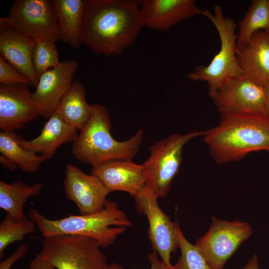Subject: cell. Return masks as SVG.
I'll list each match as a JSON object with an SVG mask.
<instances>
[{"mask_svg": "<svg viewBox=\"0 0 269 269\" xmlns=\"http://www.w3.org/2000/svg\"><path fill=\"white\" fill-rule=\"evenodd\" d=\"M140 13L143 26L166 31L177 23L201 14L203 9L194 0H145Z\"/></svg>", "mask_w": 269, "mask_h": 269, "instance_id": "obj_15", "label": "cell"}, {"mask_svg": "<svg viewBox=\"0 0 269 269\" xmlns=\"http://www.w3.org/2000/svg\"><path fill=\"white\" fill-rule=\"evenodd\" d=\"M28 269H56L41 255L40 252L30 264Z\"/></svg>", "mask_w": 269, "mask_h": 269, "instance_id": "obj_30", "label": "cell"}, {"mask_svg": "<svg viewBox=\"0 0 269 269\" xmlns=\"http://www.w3.org/2000/svg\"><path fill=\"white\" fill-rule=\"evenodd\" d=\"M0 83L5 85H31L29 80L0 56Z\"/></svg>", "mask_w": 269, "mask_h": 269, "instance_id": "obj_28", "label": "cell"}, {"mask_svg": "<svg viewBox=\"0 0 269 269\" xmlns=\"http://www.w3.org/2000/svg\"><path fill=\"white\" fill-rule=\"evenodd\" d=\"M32 62L38 79L44 73L57 66L61 62L55 42L50 40L36 41L32 54Z\"/></svg>", "mask_w": 269, "mask_h": 269, "instance_id": "obj_27", "label": "cell"}, {"mask_svg": "<svg viewBox=\"0 0 269 269\" xmlns=\"http://www.w3.org/2000/svg\"><path fill=\"white\" fill-rule=\"evenodd\" d=\"M105 269H125L121 265L116 263H112L110 265H107Z\"/></svg>", "mask_w": 269, "mask_h": 269, "instance_id": "obj_35", "label": "cell"}, {"mask_svg": "<svg viewBox=\"0 0 269 269\" xmlns=\"http://www.w3.org/2000/svg\"><path fill=\"white\" fill-rule=\"evenodd\" d=\"M92 105L90 119L72 142L73 156L92 166L114 159L132 160L139 149L143 130H138L127 140L118 141L111 134L112 125L107 108L99 104Z\"/></svg>", "mask_w": 269, "mask_h": 269, "instance_id": "obj_4", "label": "cell"}, {"mask_svg": "<svg viewBox=\"0 0 269 269\" xmlns=\"http://www.w3.org/2000/svg\"><path fill=\"white\" fill-rule=\"evenodd\" d=\"M77 130L66 123L55 112L44 124L39 134L30 140L19 137L20 145L28 151L40 153L46 160L51 158L62 144L75 139Z\"/></svg>", "mask_w": 269, "mask_h": 269, "instance_id": "obj_19", "label": "cell"}, {"mask_svg": "<svg viewBox=\"0 0 269 269\" xmlns=\"http://www.w3.org/2000/svg\"><path fill=\"white\" fill-rule=\"evenodd\" d=\"M26 255V250L21 247H18L10 256L0 263V269H10L17 261Z\"/></svg>", "mask_w": 269, "mask_h": 269, "instance_id": "obj_29", "label": "cell"}, {"mask_svg": "<svg viewBox=\"0 0 269 269\" xmlns=\"http://www.w3.org/2000/svg\"><path fill=\"white\" fill-rule=\"evenodd\" d=\"M78 67L77 60L69 59L61 62L39 77L35 91L32 93L39 116L48 120L56 112L62 99L71 87Z\"/></svg>", "mask_w": 269, "mask_h": 269, "instance_id": "obj_12", "label": "cell"}, {"mask_svg": "<svg viewBox=\"0 0 269 269\" xmlns=\"http://www.w3.org/2000/svg\"><path fill=\"white\" fill-rule=\"evenodd\" d=\"M213 11L212 13L204 9L201 15L208 18L216 28L220 40V49L208 65L197 66L188 74L193 81L207 82L211 98L230 78L244 76L236 56V24L233 19L224 16L220 5H215Z\"/></svg>", "mask_w": 269, "mask_h": 269, "instance_id": "obj_5", "label": "cell"}, {"mask_svg": "<svg viewBox=\"0 0 269 269\" xmlns=\"http://www.w3.org/2000/svg\"><path fill=\"white\" fill-rule=\"evenodd\" d=\"M246 222H232L212 216L208 231L195 246L212 269H223L240 246L252 234Z\"/></svg>", "mask_w": 269, "mask_h": 269, "instance_id": "obj_9", "label": "cell"}, {"mask_svg": "<svg viewBox=\"0 0 269 269\" xmlns=\"http://www.w3.org/2000/svg\"><path fill=\"white\" fill-rule=\"evenodd\" d=\"M138 3L128 0H85L82 44L96 54L119 55L143 27Z\"/></svg>", "mask_w": 269, "mask_h": 269, "instance_id": "obj_1", "label": "cell"}, {"mask_svg": "<svg viewBox=\"0 0 269 269\" xmlns=\"http://www.w3.org/2000/svg\"><path fill=\"white\" fill-rule=\"evenodd\" d=\"M36 227L30 219L17 220L6 214L0 223V258L9 245L35 232Z\"/></svg>", "mask_w": 269, "mask_h": 269, "instance_id": "obj_25", "label": "cell"}, {"mask_svg": "<svg viewBox=\"0 0 269 269\" xmlns=\"http://www.w3.org/2000/svg\"><path fill=\"white\" fill-rule=\"evenodd\" d=\"M242 269H261L259 267L257 256L255 254L254 255Z\"/></svg>", "mask_w": 269, "mask_h": 269, "instance_id": "obj_33", "label": "cell"}, {"mask_svg": "<svg viewBox=\"0 0 269 269\" xmlns=\"http://www.w3.org/2000/svg\"><path fill=\"white\" fill-rule=\"evenodd\" d=\"M211 98L221 116L264 115V87L244 76L230 78Z\"/></svg>", "mask_w": 269, "mask_h": 269, "instance_id": "obj_11", "label": "cell"}, {"mask_svg": "<svg viewBox=\"0 0 269 269\" xmlns=\"http://www.w3.org/2000/svg\"><path fill=\"white\" fill-rule=\"evenodd\" d=\"M157 253L153 251L148 255V260L150 264L149 269H174L167 267L161 259L158 258Z\"/></svg>", "mask_w": 269, "mask_h": 269, "instance_id": "obj_31", "label": "cell"}, {"mask_svg": "<svg viewBox=\"0 0 269 269\" xmlns=\"http://www.w3.org/2000/svg\"><path fill=\"white\" fill-rule=\"evenodd\" d=\"M236 56L243 76L263 87L269 85V31L255 32Z\"/></svg>", "mask_w": 269, "mask_h": 269, "instance_id": "obj_17", "label": "cell"}, {"mask_svg": "<svg viewBox=\"0 0 269 269\" xmlns=\"http://www.w3.org/2000/svg\"><path fill=\"white\" fill-rule=\"evenodd\" d=\"M61 40L73 48L82 44L81 34L85 0H53Z\"/></svg>", "mask_w": 269, "mask_h": 269, "instance_id": "obj_20", "label": "cell"}, {"mask_svg": "<svg viewBox=\"0 0 269 269\" xmlns=\"http://www.w3.org/2000/svg\"><path fill=\"white\" fill-rule=\"evenodd\" d=\"M204 138L218 164L238 161L252 152H269V118L264 115L221 116L219 124L206 131Z\"/></svg>", "mask_w": 269, "mask_h": 269, "instance_id": "obj_2", "label": "cell"}, {"mask_svg": "<svg viewBox=\"0 0 269 269\" xmlns=\"http://www.w3.org/2000/svg\"><path fill=\"white\" fill-rule=\"evenodd\" d=\"M63 184L66 196L76 204L80 215L103 210L111 192L97 177L71 163L66 165Z\"/></svg>", "mask_w": 269, "mask_h": 269, "instance_id": "obj_13", "label": "cell"}, {"mask_svg": "<svg viewBox=\"0 0 269 269\" xmlns=\"http://www.w3.org/2000/svg\"><path fill=\"white\" fill-rule=\"evenodd\" d=\"M265 94V107L264 115L269 118V85L264 87Z\"/></svg>", "mask_w": 269, "mask_h": 269, "instance_id": "obj_34", "label": "cell"}, {"mask_svg": "<svg viewBox=\"0 0 269 269\" xmlns=\"http://www.w3.org/2000/svg\"><path fill=\"white\" fill-rule=\"evenodd\" d=\"M134 198L137 211L147 219L148 236L153 251L167 267L173 269L171 256L179 248L176 222L171 221L160 209L158 197L146 184Z\"/></svg>", "mask_w": 269, "mask_h": 269, "instance_id": "obj_10", "label": "cell"}, {"mask_svg": "<svg viewBox=\"0 0 269 269\" xmlns=\"http://www.w3.org/2000/svg\"><path fill=\"white\" fill-rule=\"evenodd\" d=\"M39 115L27 85L0 84V129L14 132Z\"/></svg>", "mask_w": 269, "mask_h": 269, "instance_id": "obj_14", "label": "cell"}, {"mask_svg": "<svg viewBox=\"0 0 269 269\" xmlns=\"http://www.w3.org/2000/svg\"><path fill=\"white\" fill-rule=\"evenodd\" d=\"M0 26L12 28L34 40H61L52 0H15L7 16L0 18Z\"/></svg>", "mask_w": 269, "mask_h": 269, "instance_id": "obj_8", "label": "cell"}, {"mask_svg": "<svg viewBox=\"0 0 269 269\" xmlns=\"http://www.w3.org/2000/svg\"><path fill=\"white\" fill-rule=\"evenodd\" d=\"M43 187L41 183L28 185L21 181L8 183L0 181V208L17 220L27 219L24 205L31 197L37 195Z\"/></svg>", "mask_w": 269, "mask_h": 269, "instance_id": "obj_22", "label": "cell"}, {"mask_svg": "<svg viewBox=\"0 0 269 269\" xmlns=\"http://www.w3.org/2000/svg\"><path fill=\"white\" fill-rule=\"evenodd\" d=\"M19 137L15 132L1 131L0 133V155L8 158L22 171L33 173L46 160L41 155L23 147L19 142Z\"/></svg>", "mask_w": 269, "mask_h": 269, "instance_id": "obj_23", "label": "cell"}, {"mask_svg": "<svg viewBox=\"0 0 269 269\" xmlns=\"http://www.w3.org/2000/svg\"><path fill=\"white\" fill-rule=\"evenodd\" d=\"M95 240L81 236L44 238L40 253L56 269H105L107 258Z\"/></svg>", "mask_w": 269, "mask_h": 269, "instance_id": "obj_7", "label": "cell"}, {"mask_svg": "<svg viewBox=\"0 0 269 269\" xmlns=\"http://www.w3.org/2000/svg\"><path fill=\"white\" fill-rule=\"evenodd\" d=\"M29 216L44 238L59 235L81 236L95 240L101 248L114 244L118 236L132 224L117 203L109 200L103 210L88 215H69L53 220L32 209L29 211Z\"/></svg>", "mask_w": 269, "mask_h": 269, "instance_id": "obj_3", "label": "cell"}, {"mask_svg": "<svg viewBox=\"0 0 269 269\" xmlns=\"http://www.w3.org/2000/svg\"><path fill=\"white\" fill-rule=\"evenodd\" d=\"M269 31V0H253L239 24L237 47L249 41L258 31Z\"/></svg>", "mask_w": 269, "mask_h": 269, "instance_id": "obj_24", "label": "cell"}, {"mask_svg": "<svg viewBox=\"0 0 269 269\" xmlns=\"http://www.w3.org/2000/svg\"><path fill=\"white\" fill-rule=\"evenodd\" d=\"M205 132L172 134L149 147V156L141 165L146 184L158 198L164 197L170 190L172 181L179 170L184 145Z\"/></svg>", "mask_w": 269, "mask_h": 269, "instance_id": "obj_6", "label": "cell"}, {"mask_svg": "<svg viewBox=\"0 0 269 269\" xmlns=\"http://www.w3.org/2000/svg\"><path fill=\"white\" fill-rule=\"evenodd\" d=\"M36 42L12 28L0 26V57L26 76L35 88L39 80L32 62Z\"/></svg>", "mask_w": 269, "mask_h": 269, "instance_id": "obj_18", "label": "cell"}, {"mask_svg": "<svg viewBox=\"0 0 269 269\" xmlns=\"http://www.w3.org/2000/svg\"><path fill=\"white\" fill-rule=\"evenodd\" d=\"M86 89L79 81L74 80L56 111L67 124L79 131L87 124L93 113L92 105L86 100Z\"/></svg>", "mask_w": 269, "mask_h": 269, "instance_id": "obj_21", "label": "cell"}, {"mask_svg": "<svg viewBox=\"0 0 269 269\" xmlns=\"http://www.w3.org/2000/svg\"><path fill=\"white\" fill-rule=\"evenodd\" d=\"M176 230L181 255L174 269H212L195 245L185 237L177 222Z\"/></svg>", "mask_w": 269, "mask_h": 269, "instance_id": "obj_26", "label": "cell"}, {"mask_svg": "<svg viewBox=\"0 0 269 269\" xmlns=\"http://www.w3.org/2000/svg\"><path fill=\"white\" fill-rule=\"evenodd\" d=\"M0 162L1 166L9 171H13L17 167V166L12 162L6 157L0 155Z\"/></svg>", "mask_w": 269, "mask_h": 269, "instance_id": "obj_32", "label": "cell"}, {"mask_svg": "<svg viewBox=\"0 0 269 269\" xmlns=\"http://www.w3.org/2000/svg\"><path fill=\"white\" fill-rule=\"evenodd\" d=\"M91 174L111 191L126 192L135 197L146 184L141 164L130 159H114L92 166Z\"/></svg>", "mask_w": 269, "mask_h": 269, "instance_id": "obj_16", "label": "cell"}]
</instances>
